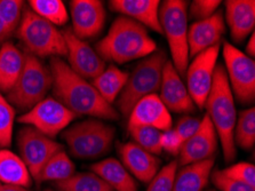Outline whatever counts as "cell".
Masks as SVG:
<instances>
[{"mask_svg": "<svg viewBox=\"0 0 255 191\" xmlns=\"http://www.w3.org/2000/svg\"><path fill=\"white\" fill-rule=\"evenodd\" d=\"M49 70L52 72V88L56 100L76 117L91 116L107 120L119 118L117 109L107 103L93 85L73 72L61 57H51Z\"/></svg>", "mask_w": 255, "mask_h": 191, "instance_id": "6da1fadb", "label": "cell"}, {"mask_svg": "<svg viewBox=\"0 0 255 191\" xmlns=\"http://www.w3.org/2000/svg\"><path fill=\"white\" fill-rule=\"evenodd\" d=\"M53 86L49 68L39 58L24 54V65L13 88L7 93V101L22 111H29L47 95Z\"/></svg>", "mask_w": 255, "mask_h": 191, "instance_id": "8992f818", "label": "cell"}, {"mask_svg": "<svg viewBox=\"0 0 255 191\" xmlns=\"http://www.w3.org/2000/svg\"><path fill=\"white\" fill-rule=\"evenodd\" d=\"M159 22L168 41L172 64L180 76H184L189 65L188 2L166 0L159 6Z\"/></svg>", "mask_w": 255, "mask_h": 191, "instance_id": "52a82bcc", "label": "cell"}, {"mask_svg": "<svg viewBox=\"0 0 255 191\" xmlns=\"http://www.w3.org/2000/svg\"><path fill=\"white\" fill-rule=\"evenodd\" d=\"M200 126V120L196 117L191 116H184L182 118L177 120V123L174 127V130L177 132L183 141L185 142L194 135Z\"/></svg>", "mask_w": 255, "mask_h": 191, "instance_id": "74e56055", "label": "cell"}, {"mask_svg": "<svg viewBox=\"0 0 255 191\" xmlns=\"http://www.w3.org/2000/svg\"><path fill=\"white\" fill-rule=\"evenodd\" d=\"M231 38L242 44L254 32L255 1L253 0H228L226 1V21Z\"/></svg>", "mask_w": 255, "mask_h": 191, "instance_id": "44dd1931", "label": "cell"}, {"mask_svg": "<svg viewBox=\"0 0 255 191\" xmlns=\"http://www.w3.org/2000/svg\"><path fill=\"white\" fill-rule=\"evenodd\" d=\"M62 33L67 44L69 67L72 71L86 80H93L101 75L107 68V63L96 50L93 49L86 40L75 36L71 28H67Z\"/></svg>", "mask_w": 255, "mask_h": 191, "instance_id": "4fadbf2b", "label": "cell"}, {"mask_svg": "<svg viewBox=\"0 0 255 191\" xmlns=\"http://www.w3.org/2000/svg\"><path fill=\"white\" fill-rule=\"evenodd\" d=\"M62 136L73 157L96 159L110 150L115 128L100 119H87L65 128Z\"/></svg>", "mask_w": 255, "mask_h": 191, "instance_id": "ba28073f", "label": "cell"}, {"mask_svg": "<svg viewBox=\"0 0 255 191\" xmlns=\"http://www.w3.org/2000/svg\"><path fill=\"white\" fill-rule=\"evenodd\" d=\"M226 73L233 95L242 104H252L255 99V62L230 42L223 44Z\"/></svg>", "mask_w": 255, "mask_h": 191, "instance_id": "9c48e42d", "label": "cell"}, {"mask_svg": "<svg viewBox=\"0 0 255 191\" xmlns=\"http://www.w3.org/2000/svg\"><path fill=\"white\" fill-rule=\"evenodd\" d=\"M220 5L221 1L219 0H195L188 6V14L197 21H203L218 11Z\"/></svg>", "mask_w": 255, "mask_h": 191, "instance_id": "8d00e7d4", "label": "cell"}, {"mask_svg": "<svg viewBox=\"0 0 255 191\" xmlns=\"http://www.w3.org/2000/svg\"><path fill=\"white\" fill-rule=\"evenodd\" d=\"M184 143L182 138L177 134V132L171 128V130L165 131L161 133V148L166 153L173 156H177L181 150V147Z\"/></svg>", "mask_w": 255, "mask_h": 191, "instance_id": "f35d334b", "label": "cell"}, {"mask_svg": "<svg viewBox=\"0 0 255 191\" xmlns=\"http://www.w3.org/2000/svg\"><path fill=\"white\" fill-rule=\"evenodd\" d=\"M166 61L164 50L157 49L151 55L142 58L129 73L125 87L116 100L117 109L124 117L128 118L134 105L143 97L159 91Z\"/></svg>", "mask_w": 255, "mask_h": 191, "instance_id": "277c9868", "label": "cell"}, {"mask_svg": "<svg viewBox=\"0 0 255 191\" xmlns=\"http://www.w3.org/2000/svg\"><path fill=\"white\" fill-rule=\"evenodd\" d=\"M226 32L223 11L218 10L211 17L197 21L188 28L189 57H195L213 46L221 44V38Z\"/></svg>", "mask_w": 255, "mask_h": 191, "instance_id": "e0dca14e", "label": "cell"}, {"mask_svg": "<svg viewBox=\"0 0 255 191\" xmlns=\"http://www.w3.org/2000/svg\"><path fill=\"white\" fill-rule=\"evenodd\" d=\"M245 54L247 56H250L251 58H253L255 55V39H254V32L251 34V37L249 39V42L246 45V52Z\"/></svg>", "mask_w": 255, "mask_h": 191, "instance_id": "ab89813d", "label": "cell"}, {"mask_svg": "<svg viewBox=\"0 0 255 191\" xmlns=\"http://www.w3.org/2000/svg\"><path fill=\"white\" fill-rule=\"evenodd\" d=\"M75 164L65 154V151L62 150L60 153L54 155L44 166V169L41 170L39 177L37 179V182L40 183L45 181H53L55 183L63 181L75 174Z\"/></svg>", "mask_w": 255, "mask_h": 191, "instance_id": "4316f807", "label": "cell"}, {"mask_svg": "<svg viewBox=\"0 0 255 191\" xmlns=\"http://www.w3.org/2000/svg\"><path fill=\"white\" fill-rule=\"evenodd\" d=\"M235 146L250 151L255 144V109L252 107L243 110L236 122L234 131Z\"/></svg>", "mask_w": 255, "mask_h": 191, "instance_id": "f1b7e54d", "label": "cell"}, {"mask_svg": "<svg viewBox=\"0 0 255 191\" xmlns=\"http://www.w3.org/2000/svg\"><path fill=\"white\" fill-rule=\"evenodd\" d=\"M159 6L158 0H111L109 8L140 23L144 28H149L157 33L163 34L159 22Z\"/></svg>", "mask_w": 255, "mask_h": 191, "instance_id": "ffe728a7", "label": "cell"}, {"mask_svg": "<svg viewBox=\"0 0 255 191\" xmlns=\"http://www.w3.org/2000/svg\"><path fill=\"white\" fill-rule=\"evenodd\" d=\"M177 161H173L164 166L149 182L145 191H173L174 180L177 172Z\"/></svg>", "mask_w": 255, "mask_h": 191, "instance_id": "836d02e7", "label": "cell"}, {"mask_svg": "<svg viewBox=\"0 0 255 191\" xmlns=\"http://www.w3.org/2000/svg\"><path fill=\"white\" fill-rule=\"evenodd\" d=\"M214 167V158L189 164L177 171L173 191H202L207 186Z\"/></svg>", "mask_w": 255, "mask_h": 191, "instance_id": "603a6c76", "label": "cell"}, {"mask_svg": "<svg viewBox=\"0 0 255 191\" xmlns=\"http://www.w3.org/2000/svg\"><path fill=\"white\" fill-rule=\"evenodd\" d=\"M17 148L21 159L28 167L31 177L36 181L49 159L63 150L62 144L31 126L23 127L18 131Z\"/></svg>", "mask_w": 255, "mask_h": 191, "instance_id": "30bf717a", "label": "cell"}, {"mask_svg": "<svg viewBox=\"0 0 255 191\" xmlns=\"http://www.w3.org/2000/svg\"><path fill=\"white\" fill-rule=\"evenodd\" d=\"M118 155L122 164L137 180L149 183L158 173L160 161L156 156L148 153L134 142L119 143Z\"/></svg>", "mask_w": 255, "mask_h": 191, "instance_id": "d6986e66", "label": "cell"}, {"mask_svg": "<svg viewBox=\"0 0 255 191\" xmlns=\"http://www.w3.org/2000/svg\"><path fill=\"white\" fill-rule=\"evenodd\" d=\"M16 36L31 55L36 57L67 56V44L62 31L29 8H23Z\"/></svg>", "mask_w": 255, "mask_h": 191, "instance_id": "5b68a950", "label": "cell"}, {"mask_svg": "<svg viewBox=\"0 0 255 191\" xmlns=\"http://www.w3.org/2000/svg\"><path fill=\"white\" fill-rule=\"evenodd\" d=\"M92 172L116 191H137V185L123 164L115 158L93 164Z\"/></svg>", "mask_w": 255, "mask_h": 191, "instance_id": "7402d4cb", "label": "cell"}, {"mask_svg": "<svg viewBox=\"0 0 255 191\" xmlns=\"http://www.w3.org/2000/svg\"><path fill=\"white\" fill-rule=\"evenodd\" d=\"M220 48H221V44H218L199 53L194 57L185 71V78H187L185 86L188 88L192 102L199 109L205 107V102L210 94L216 62H218L220 50H221Z\"/></svg>", "mask_w": 255, "mask_h": 191, "instance_id": "7c38bea8", "label": "cell"}, {"mask_svg": "<svg viewBox=\"0 0 255 191\" xmlns=\"http://www.w3.org/2000/svg\"><path fill=\"white\" fill-rule=\"evenodd\" d=\"M128 126H148L165 132L173 127V119L159 95L151 94L134 105L128 116Z\"/></svg>", "mask_w": 255, "mask_h": 191, "instance_id": "ac0fdd59", "label": "cell"}, {"mask_svg": "<svg viewBox=\"0 0 255 191\" xmlns=\"http://www.w3.org/2000/svg\"><path fill=\"white\" fill-rule=\"evenodd\" d=\"M210 191H215V190H210Z\"/></svg>", "mask_w": 255, "mask_h": 191, "instance_id": "ee69618b", "label": "cell"}, {"mask_svg": "<svg viewBox=\"0 0 255 191\" xmlns=\"http://www.w3.org/2000/svg\"><path fill=\"white\" fill-rule=\"evenodd\" d=\"M76 116L54 97H45L29 111L18 117V122L36 128L48 138H55L67 128Z\"/></svg>", "mask_w": 255, "mask_h": 191, "instance_id": "8fae6325", "label": "cell"}, {"mask_svg": "<svg viewBox=\"0 0 255 191\" xmlns=\"http://www.w3.org/2000/svg\"><path fill=\"white\" fill-rule=\"evenodd\" d=\"M14 119V107L0 92V149H6L10 146Z\"/></svg>", "mask_w": 255, "mask_h": 191, "instance_id": "1f68e13d", "label": "cell"}, {"mask_svg": "<svg viewBox=\"0 0 255 191\" xmlns=\"http://www.w3.org/2000/svg\"><path fill=\"white\" fill-rule=\"evenodd\" d=\"M0 191H29V189L18 186L2 185V183H0Z\"/></svg>", "mask_w": 255, "mask_h": 191, "instance_id": "60d3db41", "label": "cell"}, {"mask_svg": "<svg viewBox=\"0 0 255 191\" xmlns=\"http://www.w3.org/2000/svg\"><path fill=\"white\" fill-rule=\"evenodd\" d=\"M128 132L134 143L152 155H159L161 148V133L159 130L148 126H128Z\"/></svg>", "mask_w": 255, "mask_h": 191, "instance_id": "4dcf8cb0", "label": "cell"}, {"mask_svg": "<svg viewBox=\"0 0 255 191\" xmlns=\"http://www.w3.org/2000/svg\"><path fill=\"white\" fill-rule=\"evenodd\" d=\"M24 65V54L6 41L0 48V92L8 93L16 83Z\"/></svg>", "mask_w": 255, "mask_h": 191, "instance_id": "cb8c5ba5", "label": "cell"}, {"mask_svg": "<svg viewBox=\"0 0 255 191\" xmlns=\"http://www.w3.org/2000/svg\"><path fill=\"white\" fill-rule=\"evenodd\" d=\"M10 34L8 33V31L6 30L5 25H3V23L1 22V19H0V45L5 44L6 42V39L8 38Z\"/></svg>", "mask_w": 255, "mask_h": 191, "instance_id": "b9f144b4", "label": "cell"}, {"mask_svg": "<svg viewBox=\"0 0 255 191\" xmlns=\"http://www.w3.org/2000/svg\"><path fill=\"white\" fill-rule=\"evenodd\" d=\"M59 191H115L94 173H75L63 181L54 183Z\"/></svg>", "mask_w": 255, "mask_h": 191, "instance_id": "83f0119b", "label": "cell"}, {"mask_svg": "<svg viewBox=\"0 0 255 191\" xmlns=\"http://www.w3.org/2000/svg\"><path fill=\"white\" fill-rule=\"evenodd\" d=\"M223 173L236 181L255 188V167L250 163H238L223 170Z\"/></svg>", "mask_w": 255, "mask_h": 191, "instance_id": "e575fe53", "label": "cell"}, {"mask_svg": "<svg viewBox=\"0 0 255 191\" xmlns=\"http://www.w3.org/2000/svg\"><path fill=\"white\" fill-rule=\"evenodd\" d=\"M204 108H206V116L211 119L221 141L226 162H233L236 158L234 131L237 122V112L226 70L221 64H216L213 84Z\"/></svg>", "mask_w": 255, "mask_h": 191, "instance_id": "3957f363", "label": "cell"}, {"mask_svg": "<svg viewBox=\"0 0 255 191\" xmlns=\"http://www.w3.org/2000/svg\"><path fill=\"white\" fill-rule=\"evenodd\" d=\"M30 9L53 25H64L69 21V13L61 0H30Z\"/></svg>", "mask_w": 255, "mask_h": 191, "instance_id": "f546056e", "label": "cell"}, {"mask_svg": "<svg viewBox=\"0 0 255 191\" xmlns=\"http://www.w3.org/2000/svg\"><path fill=\"white\" fill-rule=\"evenodd\" d=\"M0 183L29 189L32 177L20 156L8 149H0Z\"/></svg>", "mask_w": 255, "mask_h": 191, "instance_id": "d4e9b609", "label": "cell"}, {"mask_svg": "<svg viewBox=\"0 0 255 191\" xmlns=\"http://www.w3.org/2000/svg\"><path fill=\"white\" fill-rule=\"evenodd\" d=\"M44 191H53L52 189H46V190H44Z\"/></svg>", "mask_w": 255, "mask_h": 191, "instance_id": "7bdbcfd3", "label": "cell"}, {"mask_svg": "<svg viewBox=\"0 0 255 191\" xmlns=\"http://www.w3.org/2000/svg\"><path fill=\"white\" fill-rule=\"evenodd\" d=\"M128 76V72L123 71L116 65L111 64L104 69L101 75L93 79L91 84L107 103L113 105L118 99L123 88L125 87Z\"/></svg>", "mask_w": 255, "mask_h": 191, "instance_id": "484cf974", "label": "cell"}, {"mask_svg": "<svg viewBox=\"0 0 255 191\" xmlns=\"http://www.w3.org/2000/svg\"><path fill=\"white\" fill-rule=\"evenodd\" d=\"M70 14L72 32L83 40L99 36L107 18L103 2L99 0H72Z\"/></svg>", "mask_w": 255, "mask_h": 191, "instance_id": "5bb4252c", "label": "cell"}, {"mask_svg": "<svg viewBox=\"0 0 255 191\" xmlns=\"http://www.w3.org/2000/svg\"><path fill=\"white\" fill-rule=\"evenodd\" d=\"M23 14V1L20 0H0V19L8 33L16 31Z\"/></svg>", "mask_w": 255, "mask_h": 191, "instance_id": "d6a6232c", "label": "cell"}, {"mask_svg": "<svg viewBox=\"0 0 255 191\" xmlns=\"http://www.w3.org/2000/svg\"><path fill=\"white\" fill-rule=\"evenodd\" d=\"M210 178L212 179L213 185L221 191H255L254 187L234 180L223 173V171L213 170Z\"/></svg>", "mask_w": 255, "mask_h": 191, "instance_id": "d590c367", "label": "cell"}, {"mask_svg": "<svg viewBox=\"0 0 255 191\" xmlns=\"http://www.w3.org/2000/svg\"><path fill=\"white\" fill-rule=\"evenodd\" d=\"M156 50V42L146 28L122 15L115 19L107 36L96 44V53L103 61L118 64L144 58Z\"/></svg>", "mask_w": 255, "mask_h": 191, "instance_id": "7a4b0ae2", "label": "cell"}, {"mask_svg": "<svg viewBox=\"0 0 255 191\" xmlns=\"http://www.w3.org/2000/svg\"><path fill=\"white\" fill-rule=\"evenodd\" d=\"M159 91L161 102L168 111L177 114H191L195 111V103L192 102L187 86L172 62L168 60L164 65Z\"/></svg>", "mask_w": 255, "mask_h": 191, "instance_id": "2e32d148", "label": "cell"}, {"mask_svg": "<svg viewBox=\"0 0 255 191\" xmlns=\"http://www.w3.org/2000/svg\"><path fill=\"white\" fill-rule=\"evenodd\" d=\"M218 134L211 119L205 115L198 131L181 147L177 164L182 167L213 158L218 149Z\"/></svg>", "mask_w": 255, "mask_h": 191, "instance_id": "9a60e30c", "label": "cell"}]
</instances>
